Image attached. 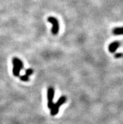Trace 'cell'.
Listing matches in <instances>:
<instances>
[{
  "mask_svg": "<svg viewBox=\"0 0 123 124\" xmlns=\"http://www.w3.org/2000/svg\"><path fill=\"white\" fill-rule=\"evenodd\" d=\"M66 100H67V98H66L65 96H61L58 99V100L57 101L56 103L53 105V106L51 108V110H50V113L52 116H55L58 113L60 107L63 104L65 103Z\"/></svg>",
  "mask_w": 123,
  "mask_h": 124,
  "instance_id": "6da1fadb",
  "label": "cell"
},
{
  "mask_svg": "<svg viewBox=\"0 0 123 124\" xmlns=\"http://www.w3.org/2000/svg\"><path fill=\"white\" fill-rule=\"evenodd\" d=\"M48 22H50L52 25V28H51V33L53 35H57L59 32L60 25L59 22L58 21L56 18L53 17V16H50L47 19Z\"/></svg>",
  "mask_w": 123,
  "mask_h": 124,
  "instance_id": "7a4b0ae2",
  "label": "cell"
},
{
  "mask_svg": "<svg viewBox=\"0 0 123 124\" xmlns=\"http://www.w3.org/2000/svg\"><path fill=\"white\" fill-rule=\"evenodd\" d=\"M55 96V91L52 87H49L47 90V100H48V108L51 109L53 106V98Z\"/></svg>",
  "mask_w": 123,
  "mask_h": 124,
  "instance_id": "3957f363",
  "label": "cell"
},
{
  "mask_svg": "<svg viewBox=\"0 0 123 124\" xmlns=\"http://www.w3.org/2000/svg\"><path fill=\"white\" fill-rule=\"evenodd\" d=\"M12 63L14 67H16V68H19L20 70L24 68L23 63L22 62L20 59H19L16 57H14V58L12 59Z\"/></svg>",
  "mask_w": 123,
  "mask_h": 124,
  "instance_id": "277c9868",
  "label": "cell"
},
{
  "mask_svg": "<svg viewBox=\"0 0 123 124\" xmlns=\"http://www.w3.org/2000/svg\"><path fill=\"white\" fill-rule=\"evenodd\" d=\"M119 46H120V42H119L117 41L113 42H112L109 45V47H108L109 51L111 53H114V52H115L116 51L117 49Z\"/></svg>",
  "mask_w": 123,
  "mask_h": 124,
  "instance_id": "5b68a950",
  "label": "cell"
},
{
  "mask_svg": "<svg viewBox=\"0 0 123 124\" xmlns=\"http://www.w3.org/2000/svg\"><path fill=\"white\" fill-rule=\"evenodd\" d=\"M112 33L115 35H123V27H116L112 30Z\"/></svg>",
  "mask_w": 123,
  "mask_h": 124,
  "instance_id": "8992f818",
  "label": "cell"
},
{
  "mask_svg": "<svg viewBox=\"0 0 123 124\" xmlns=\"http://www.w3.org/2000/svg\"><path fill=\"white\" fill-rule=\"evenodd\" d=\"M20 71L21 70L19 69V68L13 66V75H14V76H16V77H18V76H20Z\"/></svg>",
  "mask_w": 123,
  "mask_h": 124,
  "instance_id": "52a82bcc",
  "label": "cell"
},
{
  "mask_svg": "<svg viewBox=\"0 0 123 124\" xmlns=\"http://www.w3.org/2000/svg\"><path fill=\"white\" fill-rule=\"evenodd\" d=\"M20 79L23 81H29V76L27 75H24V76H20Z\"/></svg>",
  "mask_w": 123,
  "mask_h": 124,
  "instance_id": "ba28073f",
  "label": "cell"
},
{
  "mask_svg": "<svg viewBox=\"0 0 123 124\" xmlns=\"http://www.w3.org/2000/svg\"><path fill=\"white\" fill-rule=\"evenodd\" d=\"M33 73V70L32 69H27V70H26V71H25V74H26V75L28 76H31Z\"/></svg>",
  "mask_w": 123,
  "mask_h": 124,
  "instance_id": "9c48e42d",
  "label": "cell"
},
{
  "mask_svg": "<svg viewBox=\"0 0 123 124\" xmlns=\"http://www.w3.org/2000/svg\"><path fill=\"white\" fill-rule=\"evenodd\" d=\"M114 57L115 58H121V57H123V53H117L114 55Z\"/></svg>",
  "mask_w": 123,
  "mask_h": 124,
  "instance_id": "30bf717a",
  "label": "cell"
}]
</instances>
